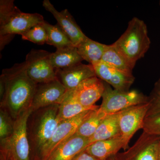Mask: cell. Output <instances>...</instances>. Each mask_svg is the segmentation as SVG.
I'll use <instances>...</instances> for the list:
<instances>
[{
	"instance_id": "cell-1",
	"label": "cell",
	"mask_w": 160,
	"mask_h": 160,
	"mask_svg": "<svg viewBox=\"0 0 160 160\" xmlns=\"http://www.w3.org/2000/svg\"><path fill=\"white\" fill-rule=\"evenodd\" d=\"M37 85L27 74L26 62L3 69L0 77V107L16 119L31 108Z\"/></svg>"
},
{
	"instance_id": "cell-2",
	"label": "cell",
	"mask_w": 160,
	"mask_h": 160,
	"mask_svg": "<svg viewBox=\"0 0 160 160\" xmlns=\"http://www.w3.org/2000/svg\"><path fill=\"white\" fill-rule=\"evenodd\" d=\"M45 22L38 13H25L20 11L12 0L0 1V48L1 50L11 41L15 35H22L38 24Z\"/></svg>"
},
{
	"instance_id": "cell-3",
	"label": "cell",
	"mask_w": 160,
	"mask_h": 160,
	"mask_svg": "<svg viewBox=\"0 0 160 160\" xmlns=\"http://www.w3.org/2000/svg\"><path fill=\"white\" fill-rule=\"evenodd\" d=\"M59 104L34 110L27 122V133L30 150L34 157L50 140L61 122L58 117Z\"/></svg>"
},
{
	"instance_id": "cell-4",
	"label": "cell",
	"mask_w": 160,
	"mask_h": 160,
	"mask_svg": "<svg viewBox=\"0 0 160 160\" xmlns=\"http://www.w3.org/2000/svg\"><path fill=\"white\" fill-rule=\"evenodd\" d=\"M150 44L146 23L134 17L129 21L125 32L112 45L134 68L137 62L145 56Z\"/></svg>"
},
{
	"instance_id": "cell-5",
	"label": "cell",
	"mask_w": 160,
	"mask_h": 160,
	"mask_svg": "<svg viewBox=\"0 0 160 160\" xmlns=\"http://www.w3.org/2000/svg\"><path fill=\"white\" fill-rule=\"evenodd\" d=\"M104 82L102 102L99 109L106 114H113L131 106L148 103V97L138 90L127 92L112 89Z\"/></svg>"
},
{
	"instance_id": "cell-6",
	"label": "cell",
	"mask_w": 160,
	"mask_h": 160,
	"mask_svg": "<svg viewBox=\"0 0 160 160\" xmlns=\"http://www.w3.org/2000/svg\"><path fill=\"white\" fill-rule=\"evenodd\" d=\"M96 109L84 112L72 118L61 122L51 138L33 158V160H46L59 146L75 134L82 123Z\"/></svg>"
},
{
	"instance_id": "cell-7",
	"label": "cell",
	"mask_w": 160,
	"mask_h": 160,
	"mask_svg": "<svg viewBox=\"0 0 160 160\" xmlns=\"http://www.w3.org/2000/svg\"><path fill=\"white\" fill-rule=\"evenodd\" d=\"M32 109L30 108L14 120L12 134L7 139L1 141L12 152L18 160H30V150L27 122Z\"/></svg>"
},
{
	"instance_id": "cell-8",
	"label": "cell",
	"mask_w": 160,
	"mask_h": 160,
	"mask_svg": "<svg viewBox=\"0 0 160 160\" xmlns=\"http://www.w3.org/2000/svg\"><path fill=\"white\" fill-rule=\"evenodd\" d=\"M51 52L32 49L26 55V71L33 82L38 84L48 82L57 78L50 62Z\"/></svg>"
},
{
	"instance_id": "cell-9",
	"label": "cell",
	"mask_w": 160,
	"mask_h": 160,
	"mask_svg": "<svg viewBox=\"0 0 160 160\" xmlns=\"http://www.w3.org/2000/svg\"><path fill=\"white\" fill-rule=\"evenodd\" d=\"M149 103L131 106L119 112V125L120 134L126 149L135 133L142 129L144 119L149 109Z\"/></svg>"
},
{
	"instance_id": "cell-10",
	"label": "cell",
	"mask_w": 160,
	"mask_h": 160,
	"mask_svg": "<svg viewBox=\"0 0 160 160\" xmlns=\"http://www.w3.org/2000/svg\"><path fill=\"white\" fill-rule=\"evenodd\" d=\"M160 137L143 132L135 143L124 152L115 155L116 160H157Z\"/></svg>"
},
{
	"instance_id": "cell-11",
	"label": "cell",
	"mask_w": 160,
	"mask_h": 160,
	"mask_svg": "<svg viewBox=\"0 0 160 160\" xmlns=\"http://www.w3.org/2000/svg\"><path fill=\"white\" fill-rule=\"evenodd\" d=\"M67 90L58 78L48 82L37 85L31 108L33 111L40 108L55 105H60Z\"/></svg>"
},
{
	"instance_id": "cell-12",
	"label": "cell",
	"mask_w": 160,
	"mask_h": 160,
	"mask_svg": "<svg viewBox=\"0 0 160 160\" xmlns=\"http://www.w3.org/2000/svg\"><path fill=\"white\" fill-rule=\"evenodd\" d=\"M97 77L119 91H129L134 82V77L112 68L102 61L92 64Z\"/></svg>"
},
{
	"instance_id": "cell-13",
	"label": "cell",
	"mask_w": 160,
	"mask_h": 160,
	"mask_svg": "<svg viewBox=\"0 0 160 160\" xmlns=\"http://www.w3.org/2000/svg\"><path fill=\"white\" fill-rule=\"evenodd\" d=\"M43 6L52 14L57 21L58 25L67 35L73 46L76 47L87 38L67 9L58 11L49 0H44Z\"/></svg>"
},
{
	"instance_id": "cell-14",
	"label": "cell",
	"mask_w": 160,
	"mask_h": 160,
	"mask_svg": "<svg viewBox=\"0 0 160 160\" xmlns=\"http://www.w3.org/2000/svg\"><path fill=\"white\" fill-rule=\"evenodd\" d=\"M104 89V81L94 77L84 80L70 91L81 105L90 108L95 106V103L102 97Z\"/></svg>"
},
{
	"instance_id": "cell-15",
	"label": "cell",
	"mask_w": 160,
	"mask_h": 160,
	"mask_svg": "<svg viewBox=\"0 0 160 160\" xmlns=\"http://www.w3.org/2000/svg\"><path fill=\"white\" fill-rule=\"evenodd\" d=\"M58 79L67 91L75 89L84 80L96 77L93 66L82 62L65 69L55 70Z\"/></svg>"
},
{
	"instance_id": "cell-16",
	"label": "cell",
	"mask_w": 160,
	"mask_h": 160,
	"mask_svg": "<svg viewBox=\"0 0 160 160\" xmlns=\"http://www.w3.org/2000/svg\"><path fill=\"white\" fill-rule=\"evenodd\" d=\"M89 144V138L75 134L57 148L45 160H72Z\"/></svg>"
},
{
	"instance_id": "cell-17",
	"label": "cell",
	"mask_w": 160,
	"mask_h": 160,
	"mask_svg": "<svg viewBox=\"0 0 160 160\" xmlns=\"http://www.w3.org/2000/svg\"><path fill=\"white\" fill-rule=\"evenodd\" d=\"M121 149L126 150L121 136L95 142L89 145L85 150L98 160H105L118 153Z\"/></svg>"
},
{
	"instance_id": "cell-18",
	"label": "cell",
	"mask_w": 160,
	"mask_h": 160,
	"mask_svg": "<svg viewBox=\"0 0 160 160\" xmlns=\"http://www.w3.org/2000/svg\"><path fill=\"white\" fill-rule=\"evenodd\" d=\"M119 117V112L107 115L93 135L89 138L88 146L98 141L109 139L121 136Z\"/></svg>"
},
{
	"instance_id": "cell-19",
	"label": "cell",
	"mask_w": 160,
	"mask_h": 160,
	"mask_svg": "<svg viewBox=\"0 0 160 160\" xmlns=\"http://www.w3.org/2000/svg\"><path fill=\"white\" fill-rule=\"evenodd\" d=\"M83 60L74 46L57 49L50 55V62L55 70L71 67L82 62Z\"/></svg>"
},
{
	"instance_id": "cell-20",
	"label": "cell",
	"mask_w": 160,
	"mask_h": 160,
	"mask_svg": "<svg viewBox=\"0 0 160 160\" xmlns=\"http://www.w3.org/2000/svg\"><path fill=\"white\" fill-rule=\"evenodd\" d=\"M99 107L97 106L90 108L85 107L75 98L71 91H67L59 105L58 117L60 122H62L75 117L84 112L98 109Z\"/></svg>"
},
{
	"instance_id": "cell-21",
	"label": "cell",
	"mask_w": 160,
	"mask_h": 160,
	"mask_svg": "<svg viewBox=\"0 0 160 160\" xmlns=\"http://www.w3.org/2000/svg\"><path fill=\"white\" fill-rule=\"evenodd\" d=\"M107 45L102 44L87 37L76 46L79 54L89 64L102 61Z\"/></svg>"
},
{
	"instance_id": "cell-22",
	"label": "cell",
	"mask_w": 160,
	"mask_h": 160,
	"mask_svg": "<svg viewBox=\"0 0 160 160\" xmlns=\"http://www.w3.org/2000/svg\"><path fill=\"white\" fill-rule=\"evenodd\" d=\"M102 61L114 69L132 74L133 68L112 44L107 45L102 57Z\"/></svg>"
},
{
	"instance_id": "cell-23",
	"label": "cell",
	"mask_w": 160,
	"mask_h": 160,
	"mask_svg": "<svg viewBox=\"0 0 160 160\" xmlns=\"http://www.w3.org/2000/svg\"><path fill=\"white\" fill-rule=\"evenodd\" d=\"M47 34L46 44L54 46L57 49L74 46L69 37L58 25H52L45 21L43 24Z\"/></svg>"
},
{
	"instance_id": "cell-24",
	"label": "cell",
	"mask_w": 160,
	"mask_h": 160,
	"mask_svg": "<svg viewBox=\"0 0 160 160\" xmlns=\"http://www.w3.org/2000/svg\"><path fill=\"white\" fill-rule=\"evenodd\" d=\"M107 115L100 110L99 108L95 110L90 116L80 125L76 134L82 137L89 138L93 135Z\"/></svg>"
},
{
	"instance_id": "cell-25",
	"label": "cell",
	"mask_w": 160,
	"mask_h": 160,
	"mask_svg": "<svg viewBox=\"0 0 160 160\" xmlns=\"http://www.w3.org/2000/svg\"><path fill=\"white\" fill-rule=\"evenodd\" d=\"M43 24H38L32 27L22 35V39L42 45L47 43V34Z\"/></svg>"
},
{
	"instance_id": "cell-26",
	"label": "cell",
	"mask_w": 160,
	"mask_h": 160,
	"mask_svg": "<svg viewBox=\"0 0 160 160\" xmlns=\"http://www.w3.org/2000/svg\"><path fill=\"white\" fill-rule=\"evenodd\" d=\"M14 120L6 109H0V141L9 138L13 130Z\"/></svg>"
},
{
	"instance_id": "cell-27",
	"label": "cell",
	"mask_w": 160,
	"mask_h": 160,
	"mask_svg": "<svg viewBox=\"0 0 160 160\" xmlns=\"http://www.w3.org/2000/svg\"><path fill=\"white\" fill-rule=\"evenodd\" d=\"M148 97L149 106L146 116L160 112V78L155 83Z\"/></svg>"
},
{
	"instance_id": "cell-28",
	"label": "cell",
	"mask_w": 160,
	"mask_h": 160,
	"mask_svg": "<svg viewBox=\"0 0 160 160\" xmlns=\"http://www.w3.org/2000/svg\"><path fill=\"white\" fill-rule=\"evenodd\" d=\"M142 129L147 134L160 137V112L146 116Z\"/></svg>"
},
{
	"instance_id": "cell-29",
	"label": "cell",
	"mask_w": 160,
	"mask_h": 160,
	"mask_svg": "<svg viewBox=\"0 0 160 160\" xmlns=\"http://www.w3.org/2000/svg\"><path fill=\"white\" fill-rule=\"evenodd\" d=\"M0 160H18L10 149L3 143L0 145Z\"/></svg>"
},
{
	"instance_id": "cell-30",
	"label": "cell",
	"mask_w": 160,
	"mask_h": 160,
	"mask_svg": "<svg viewBox=\"0 0 160 160\" xmlns=\"http://www.w3.org/2000/svg\"><path fill=\"white\" fill-rule=\"evenodd\" d=\"M72 160H98L84 150L78 154Z\"/></svg>"
},
{
	"instance_id": "cell-31",
	"label": "cell",
	"mask_w": 160,
	"mask_h": 160,
	"mask_svg": "<svg viewBox=\"0 0 160 160\" xmlns=\"http://www.w3.org/2000/svg\"><path fill=\"white\" fill-rule=\"evenodd\" d=\"M157 160H160V142L158 150Z\"/></svg>"
},
{
	"instance_id": "cell-32",
	"label": "cell",
	"mask_w": 160,
	"mask_h": 160,
	"mask_svg": "<svg viewBox=\"0 0 160 160\" xmlns=\"http://www.w3.org/2000/svg\"><path fill=\"white\" fill-rule=\"evenodd\" d=\"M105 160H116L115 158V156L111 157L108 158V159Z\"/></svg>"
},
{
	"instance_id": "cell-33",
	"label": "cell",
	"mask_w": 160,
	"mask_h": 160,
	"mask_svg": "<svg viewBox=\"0 0 160 160\" xmlns=\"http://www.w3.org/2000/svg\"><path fill=\"white\" fill-rule=\"evenodd\" d=\"M159 4H160V2H159Z\"/></svg>"
}]
</instances>
